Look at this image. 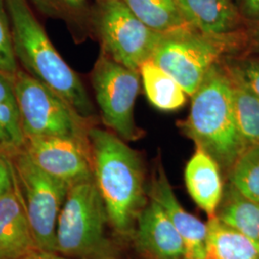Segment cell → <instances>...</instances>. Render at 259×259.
<instances>
[{"label": "cell", "instance_id": "1", "mask_svg": "<svg viewBox=\"0 0 259 259\" xmlns=\"http://www.w3.org/2000/svg\"><path fill=\"white\" fill-rule=\"evenodd\" d=\"M89 143L93 178L107 209L109 223L121 235L134 232L147 204L144 168L139 154L111 131L92 126Z\"/></svg>", "mask_w": 259, "mask_h": 259}, {"label": "cell", "instance_id": "2", "mask_svg": "<svg viewBox=\"0 0 259 259\" xmlns=\"http://www.w3.org/2000/svg\"><path fill=\"white\" fill-rule=\"evenodd\" d=\"M14 49L28 74L58 93L78 114L93 123L96 112L80 77L59 54L27 0H5Z\"/></svg>", "mask_w": 259, "mask_h": 259}, {"label": "cell", "instance_id": "3", "mask_svg": "<svg viewBox=\"0 0 259 259\" xmlns=\"http://www.w3.org/2000/svg\"><path fill=\"white\" fill-rule=\"evenodd\" d=\"M180 127L227 173L247 147L234 114L231 78L220 63L213 65L191 96L188 116Z\"/></svg>", "mask_w": 259, "mask_h": 259}, {"label": "cell", "instance_id": "4", "mask_svg": "<svg viewBox=\"0 0 259 259\" xmlns=\"http://www.w3.org/2000/svg\"><path fill=\"white\" fill-rule=\"evenodd\" d=\"M109 217L94 178L71 185L59 215L56 252L74 259L102 255Z\"/></svg>", "mask_w": 259, "mask_h": 259}, {"label": "cell", "instance_id": "5", "mask_svg": "<svg viewBox=\"0 0 259 259\" xmlns=\"http://www.w3.org/2000/svg\"><path fill=\"white\" fill-rule=\"evenodd\" d=\"M235 34L214 37L194 29L162 35L151 57L188 96L203 83L213 65L237 46Z\"/></svg>", "mask_w": 259, "mask_h": 259}, {"label": "cell", "instance_id": "6", "mask_svg": "<svg viewBox=\"0 0 259 259\" xmlns=\"http://www.w3.org/2000/svg\"><path fill=\"white\" fill-rule=\"evenodd\" d=\"M12 79L26 138L63 137L89 143L88 134L93 124L64 98L22 68Z\"/></svg>", "mask_w": 259, "mask_h": 259}, {"label": "cell", "instance_id": "7", "mask_svg": "<svg viewBox=\"0 0 259 259\" xmlns=\"http://www.w3.org/2000/svg\"><path fill=\"white\" fill-rule=\"evenodd\" d=\"M9 157L37 249L56 252L57 224L69 186L40 169L24 149Z\"/></svg>", "mask_w": 259, "mask_h": 259}, {"label": "cell", "instance_id": "8", "mask_svg": "<svg viewBox=\"0 0 259 259\" xmlns=\"http://www.w3.org/2000/svg\"><path fill=\"white\" fill-rule=\"evenodd\" d=\"M140 81L139 71L118 64L101 50L92 71L95 100L104 125L123 140L142 136L135 120Z\"/></svg>", "mask_w": 259, "mask_h": 259}, {"label": "cell", "instance_id": "9", "mask_svg": "<svg viewBox=\"0 0 259 259\" xmlns=\"http://www.w3.org/2000/svg\"><path fill=\"white\" fill-rule=\"evenodd\" d=\"M95 27L101 50L118 64L137 71L151 59L162 36L140 21L123 0L101 1Z\"/></svg>", "mask_w": 259, "mask_h": 259}, {"label": "cell", "instance_id": "10", "mask_svg": "<svg viewBox=\"0 0 259 259\" xmlns=\"http://www.w3.org/2000/svg\"><path fill=\"white\" fill-rule=\"evenodd\" d=\"M24 150L50 176L69 187L93 178L90 143L63 137L26 138Z\"/></svg>", "mask_w": 259, "mask_h": 259}, {"label": "cell", "instance_id": "11", "mask_svg": "<svg viewBox=\"0 0 259 259\" xmlns=\"http://www.w3.org/2000/svg\"><path fill=\"white\" fill-rule=\"evenodd\" d=\"M150 199L156 201L165 211L185 243L186 259H205L207 223L186 211L177 199L162 165L153 173L148 191Z\"/></svg>", "mask_w": 259, "mask_h": 259}, {"label": "cell", "instance_id": "12", "mask_svg": "<svg viewBox=\"0 0 259 259\" xmlns=\"http://www.w3.org/2000/svg\"><path fill=\"white\" fill-rule=\"evenodd\" d=\"M138 250L148 259H186L185 243L163 208L150 199L134 230Z\"/></svg>", "mask_w": 259, "mask_h": 259}, {"label": "cell", "instance_id": "13", "mask_svg": "<svg viewBox=\"0 0 259 259\" xmlns=\"http://www.w3.org/2000/svg\"><path fill=\"white\" fill-rule=\"evenodd\" d=\"M38 250L15 178L0 198V259H20Z\"/></svg>", "mask_w": 259, "mask_h": 259}, {"label": "cell", "instance_id": "14", "mask_svg": "<svg viewBox=\"0 0 259 259\" xmlns=\"http://www.w3.org/2000/svg\"><path fill=\"white\" fill-rule=\"evenodd\" d=\"M221 173L222 170L216 160L199 147H196L185 166L187 191L195 204L209 218L216 215L225 193Z\"/></svg>", "mask_w": 259, "mask_h": 259}, {"label": "cell", "instance_id": "15", "mask_svg": "<svg viewBox=\"0 0 259 259\" xmlns=\"http://www.w3.org/2000/svg\"><path fill=\"white\" fill-rule=\"evenodd\" d=\"M178 3L188 24L204 35H234L240 26V11L233 0H178Z\"/></svg>", "mask_w": 259, "mask_h": 259}, {"label": "cell", "instance_id": "16", "mask_svg": "<svg viewBox=\"0 0 259 259\" xmlns=\"http://www.w3.org/2000/svg\"><path fill=\"white\" fill-rule=\"evenodd\" d=\"M205 259H259L254 245L216 215L207 222Z\"/></svg>", "mask_w": 259, "mask_h": 259}, {"label": "cell", "instance_id": "17", "mask_svg": "<svg viewBox=\"0 0 259 259\" xmlns=\"http://www.w3.org/2000/svg\"><path fill=\"white\" fill-rule=\"evenodd\" d=\"M123 1L140 21L159 34L166 35L193 29L184 17L178 0Z\"/></svg>", "mask_w": 259, "mask_h": 259}, {"label": "cell", "instance_id": "18", "mask_svg": "<svg viewBox=\"0 0 259 259\" xmlns=\"http://www.w3.org/2000/svg\"><path fill=\"white\" fill-rule=\"evenodd\" d=\"M139 74L149 102L160 111H176L188 96L183 88L152 60L139 67Z\"/></svg>", "mask_w": 259, "mask_h": 259}, {"label": "cell", "instance_id": "19", "mask_svg": "<svg viewBox=\"0 0 259 259\" xmlns=\"http://www.w3.org/2000/svg\"><path fill=\"white\" fill-rule=\"evenodd\" d=\"M216 216L243 233L259 252V204L247 200L229 185Z\"/></svg>", "mask_w": 259, "mask_h": 259}, {"label": "cell", "instance_id": "20", "mask_svg": "<svg viewBox=\"0 0 259 259\" xmlns=\"http://www.w3.org/2000/svg\"><path fill=\"white\" fill-rule=\"evenodd\" d=\"M228 72L231 78L234 114L241 137L247 146L259 144V97L239 78L229 70Z\"/></svg>", "mask_w": 259, "mask_h": 259}, {"label": "cell", "instance_id": "21", "mask_svg": "<svg viewBox=\"0 0 259 259\" xmlns=\"http://www.w3.org/2000/svg\"><path fill=\"white\" fill-rule=\"evenodd\" d=\"M228 174L229 185L247 200L259 204V144L244 149Z\"/></svg>", "mask_w": 259, "mask_h": 259}, {"label": "cell", "instance_id": "22", "mask_svg": "<svg viewBox=\"0 0 259 259\" xmlns=\"http://www.w3.org/2000/svg\"><path fill=\"white\" fill-rule=\"evenodd\" d=\"M25 143L26 136L15 97L0 104V152L11 157L23 150Z\"/></svg>", "mask_w": 259, "mask_h": 259}, {"label": "cell", "instance_id": "23", "mask_svg": "<svg viewBox=\"0 0 259 259\" xmlns=\"http://www.w3.org/2000/svg\"><path fill=\"white\" fill-rule=\"evenodd\" d=\"M16 58L9 14L5 0H0V71L13 76L19 69Z\"/></svg>", "mask_w": 259, "mask_h": 259}, {"label": "cell", "instance_id": "24", "mask_svg": "<svg viewBox=\"0 0 259 259\" xmlns=\"http://www.w3.org/2000/svg\"><path fill=\"white\" fill-rule=\"evenodd\" d=\"M225 66L259 97V59L245 58L230 61Z\"/></svg>", "mask_w": 259, "mask_h": 259}, {"label": "cell", "instance_id": "25", "mask_svg": "<svg viewBox=\"0 0 259 259\" xmlns=\"http://www.w3.org/2000/svg\"><path fill=\"white\" fill-rule=\"evenodd\" d=\"M87 0H47L49 16L55 17L62 14H76L81 12Z\"/></svg>", "mask_w": 259, "mask_h": 259}, {"label": "cell", "instance_id": "26", "mask_svg": "<svg viewBox=\"0 0 259 259\" xmlns=\"http://www.w3.org/2000/svg\"><path fill=\"white\" fill-rule=\"evenodd\" d=\"M15 185V173L11 159L0 152V198L9 192Z\"/></svg>", "mask_w": 259, "mask_h": 259}, {"label": "cell", "instance_id": "27", "mask_svg": "<svg viewBox=\"0 0 259 259\" xmlns=\"http://www.w3.org/2000/svg\"><path fill=\"white\" fill-rule=\"evenodd\" d=\"M241 15L252 20H259V0H237Z\"/></svg>", "mask_w": 259, "mask_h": 259}, {"label": "cell", "instance_id": "28", "mask_svg": "<svg viewBox=\"0 0 259 259\" xmlns=\"http://www.w3.org/2000/svg\"><path fill=\"white\" fill-rule=\"evenodd\" d=\"M13 76L5 74L0 71V104L15 98Z\"/></svg>", "mask_w": 259, "mask_h": 259}, {"label": "cell", "instance_id": "29", "mask_svg": "<svg viewBox=\"0 0 259 259\" xmlns=\"http://www.w3.org/2000/svg\"><path fill=\"white\" fill-rule=\"evenodd\" d=\"M20 259H74L67 257L65 255H62L58 252L54 251H47V250H37L31 253H29L27 255H25L24 257Z\"/></svg>", "mask_w": 259, "mask_h": 259}, {"label": "cell", "instance_id": "30", "mask_svg": "<svg viewBox=\"0 0 259 259\" xmlns=\"http://www.w3.org/2000/svg\"><path fill=\"white\" fill-rule=\"evenodd\" d=\"M32 1L41 12H44L47 15H49V10H48V6H47V0H32Z\"/></svg>", "mask_w": 259, "mask_h": 259}, {"label": "cell", "instance_id": "31", "mask_svg": "<svg viewBox=\"0 0 259 259\" xmlns=\"http://www.w3.org/2000/svg\"><path fill=\"white\" fill-rule=\"evenodd\" d=\"M252 47H253L255 52H258L259 53V29L256 31V33L254 34V36H253Z\"/></svg>", "mask_w": 259, "mask_h": 259}, {"label": "cell", "instance_id": "32", "mask_svg": "<svg viewBox=\"0 0 259 259\" xmlns=\"http://www.w3.org/2000/svg\"><path fill=\"white\" fill-rule=\"evenodd\" d=\"M100 1H108V0H100Z\"/></svg>", "mask_w": 259, "mask_h": 259}]
</instances>
